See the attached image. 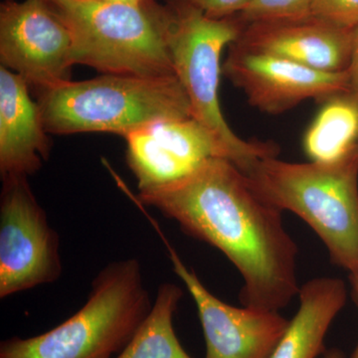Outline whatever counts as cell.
<instances>
[{
  "instance_id": "6da1fadb",
  "label": "cell",
  "mask_w": 358,
  "mask_h": 358,
  "mask_svg": "<svg viewBox=\"0 0 358 358\" xmlns=\"http://www.w3.org/2000/svg\"><path fill=\"white\" fill-rule=\"evenodd\" d=\"M138 201L222 252L243 279L244 307L279 312L298 296L299 249L282 211L231 160H208L187 178L138 193Z\"/></svg>"
},
{
  "instance_id": "7a4b0ae2",
  "label": "cell",
  "mask_w": 358,
  "mask_h": 358,
  "mask_svg": "<svg viewBox=\"0 0 358 358\" xmlns=\"http://www.w3.org/2000/svg\"><path fill=\"white\" fill-rule=\"evenodd\" d=\"M261 194L303 219L319 236L331 262L358 273V147L336 162L259 160L247 173Z\"/></svg>"
},
{
  "instance_id": "3957f363",
  "label": "cell",
  "mask_w": 358,
  "mask_h": 358,
  "mask_svg": "<svg viewBox=\"0 0 358 358\" xmlns=\"http://www.w3.org/2000/svg\"><path fill=\"white\" fill-rule=\"evenodd\" d=\"M38 95L45 128L53 134L110 133L126 138L152 122L192 117L176 76L102 74L70 80Z\"/></svg>"
},
{
  "instance_id": "277c9868",
  "label": "cell",
  "mask_w": 358,
  "mask_h": 358,
  "mask_svg": "<svg viewBox=\"0 0 358 358\" xmlns=\"http://www.w3.org/2000/svg\"><path fill=\"white\" fill-rule=\"evenodd\" d=\"M152 307L141 263H110L75 315L47 333L2 341L0 358H110L129 345Z\"/></svg>"
},
{
  "instance_id": "5b68a950",
  "label": "cell",
  "mask_w": 358,
  "mask_h": 358,
  "mask_svg": "<svg viewBox=\"0 0 358 358\" xmlns=\"http://www.w3.org/2000/svg\"><path fill=\"white\" fill-rule=\"evenodd\" d=\"M69 25L73 65L102 74L176 76L167 4L129 6L102 0H52Z\"/></svg>"
},
{
  "instance_id": "8992f818",
  "label": "cell",
  "mask_w": 358,
  "mask_h": 358,
  "mask_svg": "<svg viewBox=\"0 0 358 358\" xmlns=\"http://www.w3.org/2000/svg\"><path fill=\"white\" fill-rule=\"evenodd\" d=\"M166 4L171 14L169 48L174 73L189 99L192 117L225 145L233 164L244 173L260 159L277 157L275 143L238 136L221 109V55L241 34L243 21L238 15L209 17L186 0H166Z\"/></svg>"
},
{
  "instance_id": "52a82bcc",
  "label": "cell",
  "mask_w": 358,
  "mask_h": 358,
  "mask_svg": "<svg viewBox=\"0 0 358 358\" xmlns=\"http://www.w3.org/2000/svg\"><path fill=\"white\" fill-rule=\"evenodd\" d=\"M60 237L33 194L28 178H2L0 197V298L57 281Z\"/></svg>"
},
{
  "instance_id": "ba28073f",
  "label": "cell",
  "mask_w": 358,
  "mask_h": 358,
  "mask_svg": "<svg viewBox=\"0 0 358 358\" xmlns=\"http://www.w3.org/2000/svg\"><path fill=\"white\" fill-rule=\"evenodd\" d=\"M72 32L49 0H6L0 6L1 66L40 92L70 81Z\"/></svg>"
},
{
  "instance_id": "9c48e42d",
  "label": "cell",
  "mask_w": 358,
  "mask_h": 358,
  "mask_svg": "<svg viewBox=\"0 0 358 358\" xmlns=\"http://www.w3.org/2000/svg\"><path fill=\"white\" fill-rule=\"evenodd\" d=\"M157 230L166 244L174 273L196 306L206 343L205 358H270L289 320L275 310L233 307L219 300Z\"/></svg>"
},
{
  "instance_id": "30bf717a",
  "label": "cell",
  "mask_w": 358,
  "mask_h": 358,
  "mask_svg": "<svg viewBox=\"0 0 358 358\" xmlns=\"http://www.w3.org/2000/svg\"><path fill=\"white\" fill-rule=\"evenodd\" d=\"M222 73L244 92L252 107L271 115L282 114L310 99L324 103L350 93L348 70L324 72L233 45Z\"/></svg>"
},
{
  "instance_id": "8fae6325",
  "label": "cell",
  "mask_w": 358,
  "mask_h": 358,
  "mask_svg": "<svg viewBox=\"0 0 358 358\" xmlns=\"http://www.w3.org/2000/svg\"><path fill=\"white\" fill-rule=\"evenodd\" d=\"M124 138L140 192L187 178L208 160L232 162L225 145L193 117L152 122Z\"/></svg>"
},
{
  "instance_id": "7c38bea8",
  "label": "cell",
  "mask_w": 358,
  "mask_h": 358,
  "mask_svg": "<svg viewBox=\"0 0 358 358\" xmlns=\"http://www.w3.org/2000/svg\"><path fill=\"white\" fill-rule=\"evenodd\" d=\"M353 30L310 15L296 20L245 23L231 44L242 50L275 56L324 72L348 70Z\"/></svg>"
},
{
  "instance_id": "4fadbf2b",
  "label": "cell",
  "mask_w": 358,
  "mask_h": 358,
  "mask_svg": "<svg viewBox=\"0 0 358 358\" xmlns=\"http://www.w3.org/2000/svg\"><path fill=\"white\" fill-rule=\"evenodd\" d=\"M29 85L13 71L0 67V174L33 176L50 154L49 134Z\"/></svg>"
},
{
  "instance_id": "5bb4252c",
  "label": "cell",
  "mask_w": 358,
  "mask_h": 358,
  "mask_svg": "<svg viewBox=\"0 0 358 358\" xmlns=\"http://www.w3.org/2000/svg\"><path fill=\"white\" fill-rule=\"evenodd\" d=\"M300 307L270 358H317L326 352L324 338L348 300L338 278H315L300 287Z\"/></svg>"
},
{
  "instance_id": "9a60e30c",
  "label": "cell",
  "mask_w": 358,
  "mask_h": 358,
  "mask_svg": "<svg viewBox=\"0 0 358 358\" xmlns=\"http://www.w3.org/2000/svg\"><path fill=\"white\" fill-rule=\"evenodd\" d=\"M303 150L310 162H336L358 147V103L348 95L324 103L303 136Z\"/></svg>"
},
{
  "instance_id": "2e32d148",
  "label": "cell",
  "mask_w": 358,
  "mask_h": 358,
  "mask_svg": "<svg viewBox=\"0 0 358 358\" xmlns=\"http://www.w3.org/2000/svg\"><path fill=\"white\" fill-rule=\"evenodd\" d=\"M182 296L178 285H160L152 310L115 358H192L183 350L173 327L174 313Z\"/></svg>"
},
{
  "instance_id": "e0dca14e",
  "label": "cell",
  "mask_w": 358,
  "mask_h": 358,
  "mask_svg": "<svg viewBox=\"0 0 358 358\" xmlns=\"http://www.w3.org/2000/svg\"><path fill=\"white\" fill-rule=\"evenodd\" d=\"M312 3L313 0H252L238 16L244 23L296 20L310 15Z\"/></svg>"
},
{
  "instance_id": "ac0fdd59",
  "label": "cell",
  "mask_w": 358,
  "mask_h": 358,
  "mask_svg": "<svg viewBox=\"0 0 358 358\" xmlns=\"http://www.w3.org/2000/svg\"><path fill=\"white\" fill-rule=\"evenodd\" d=\"M312 14L341 27L355 30L358 26V0H313Z\"/></svg>"
},
{
  "instance_id": "d6986e66",
  "label": "cell",
  "mask_w": 358,
  "mask_h": 358,
  "mask_svg": "<svg viewBox=\"0 0 358 358\" xmlns=\"http://www.w3.org/2000/svg\"><path fill=\"white\" fill-rule=\"evenodd\" d=\"M212 18H227L243 11L252 0H186Z\"/></svg>"
},
{
  "instance_id": "ffe728a7",
  "label": "cell",
  "mask_w": 358,
  "mask_h": 358,
  "mask_svg": "<svg viewBox=\"0 0 358 358\" xmlns=\"http://www.w3.org/2000/svg\"><path fill=\"white\" fill-rule=\"evenodd\" d=\"M350 79V93L353 100L358 103V26L353 30L352 55L348 68Z\"/></svg>"
},
{
  "instance_id": "44dd1931",
  "label": "cell",
  "mask_w": 358,
  "mask_h": 358,
  "mask_svg": "<svg viewBox=\"0 0 358 358\" xmlns=\"http://www.w3.org/2000/svg\"><path fill=\"white\" fill-rule=\"evenodd\" d=\"M102 1L114 2V3L129 4V6H150L155 3V0H102Z\"/></svg>"
},
{
  "instance_id": "7402d4cb",
  "label": "cell",
  "mask_w": 358,
  "mask_h": 358,
  "mask_svg": "<svg viewBox=\"0 0 358 358\" xmlns=\"http://www.w3.org/2000/svg\"><path fill=\"white\" fill-rule=\"evenodd\" d=\"M350 281L352 285V296L355 303H357L358 308V273L357 274L350 275Z\"/></svg>"
},
{
  "instance_id": "603a6c76",
  "label": "cell",
  "mask_w": 358,
  "mask_h": 358,
  "mask_svg": "<svg viewBox=\"0 0 358 358\" xmlns=\"http://www.w3.org/2000/svg\"><path fill=\"white\" fill-rule=\"evenodd\" d=\"M322 358H345V355L338 348H331V350H326Z\"/></svg>"
},
{
  "instance_id": "cb8c5ba5",
  "label": "cell",
  "mask_w": 358,
  "mask_h": 358,
  "mask_svg": "<svg viewBox=\"0 0 358 358\" xmlns=\"http://www.w3.org/2000/svg\"><path fill=\"white\" fill-rule=\"evenodd\" d=\"M350 358H358V341L357 348H355V352H353L352 357H350Z\"/></svg>"
},
{
  "instance_id": "d4e9b609",
  "label": "cell",
  "mask_w": 358,
  "mask_h": 358,
  "mask_svg": "<svg viewBox=\"0 0 358 358\" xmlns=\"http://www.w3.org/2000/svg\"><path fill=\"white\" fill-rule=\"evenodd\" d=\"M49 1H52V0H49Z\"/></svg>"
}]
</instances>
